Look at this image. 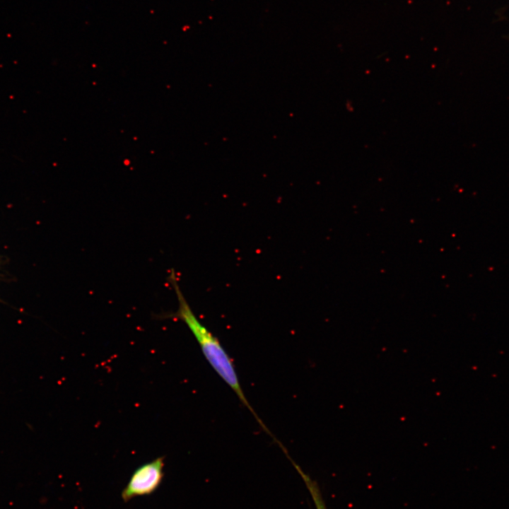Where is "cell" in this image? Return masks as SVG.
I'll return each mask as SVG.
<instances>
[{"label": "cell", "instance_id": "obj_1", "mask_svg": "<svg viewBox=\"0 0 509 509\" xmlns=\"http://www.w3.org/2000/svg\"><path fill=\"white\" fill-rule=\"evenodd\" d=\"M168 281L175 292L178 301L177 311L170 315H169L168 317L179 319L185 322L195 337L204 356L214 370L234 391L242 403L251 411L262 429L272 437V433L262 421L246 399L241 388L233 360L223 349L218 338L197 319L180 288L173 270L168 276Z\"/></svg>", "mask_w": 509, "mask_h": 509}, {"label": "cell", "instance_id": "obj_2", "mask_svg": "<svg viewBox=\"0 0 509 509\" xmlns=\"http://www.w3.org/2000/svg\"><path fill=\"white\" fill-rule=\"evenodd\" d=\"M164 465V457H159L136 469L121 493L123 501L155 492L163 479Z\"/></svg>", "mask_w": 509, "mask_h": 509}, {"label": "cell", "instance_id": "obj_3", "mask_svg": "<svg viewBox=\"0 0 509 509\" xmlns=\"http://www.w3.org/2000/svg\"><path fill=\"white\" fill-rule=\"evenodd\" d=\"M292 464L296 468L298 473L301 476L305 483L314 503L316 509H327L324 500L321 493L320 489L315 481L305 473L303 469L292 460Z\"/></svg>", "mask_w": 509, "mask_h": 509}]
</instances>
